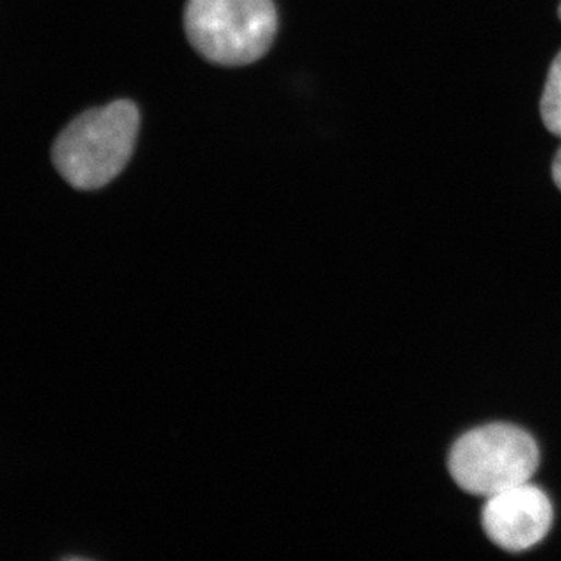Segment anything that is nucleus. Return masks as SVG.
I'll return each mask as SVG.
<instances>
[{
	"label": "nucleus",
	"mask_w": 561,
	"mask_h": 561,
	"mask_svg": "<svg viewBox=\"0 0 561 561\" xmlns=\"http://www.w3.org/2000/svg\"><path fill=\"white\" fill-rule=\"evenodd\" d=\"M541 117L546 128L561 138V51L549 70L541 98Z\"/></svg>",
	"instance_id": "nucleus-5"
},
{
	"label": "nucleus",
	"mask_w": 561,
	"mask_h": 561,
	"mask_svg": "<svg viewBox=\"0 0 561 561\" xmlns=\"http://www.w3.org/2000/svg\"><path fill=\"white\" fill-rule=\"evenodd\" d=\"M538 461L537 443L526 431L511 424H490L456 442L448 467L461 490L490 497L530 482Z\"/></svg>",
	"instance_id": "nucleus-3"
},
{
	"label": "nucleus",
	"mask_w": 561,
	"mask_h": 561,
	"mask_svg": "<svg viewBox=\"0 0 561 561\" xmlns=\"http://www.w3.org/2000/svg\"><path fill=\"white\" fill-rule=\"evenodd\" d=\"M138 131L139 111L130 101L84 111L55 139L51 161L76 190H101L130 161Z\"/></svg>",
	"instance_id": "nucleus-1"
},
{
	"label": "nucleus",
	"mask_w": 561,
	"mask_h": 561,
	"mask_svg": "<svg viewBox=\"0 0 561 561\" xmlns=\"http://www.w3.org/2000/svg\"><path fill=\"white\" fill-rule=\"evenodd\" d=\"M278 28L273 0H187L184 31L205 60L245 66L271 49Z\"/></svg>",
	"instance_id": "nucleus-2"
},
{
	"label": "nucleus",
	"mask_w": 561,
	"mask_h": 561,
	"mask_svg": "<svg viewBox=\"0 0 561 561\" xmlns=\"http://www.w3.org/2000/svg\"><path fill=\"white\" fill-rule=\"evenodd\" d=\"M553 511L548 494L530 482L486 497L482 526L494 545L508 552H523L545 540L551 530Z\"/></svg>",
	"instance_id": "nucleus-4"
},
{
	"label": "nucleus",
	"mask_w": 561,
	"mask_h": 561,
	"mask_svg": "<svg viewBox=\"0 0 561 561\" xmlns=\"http://www.w3.org/2000/svg\"><path fill=\"white\" fill-rule=\"evenodd\" d=\"M552 175L553 181H556L557 186H559V190L561 191V149L559 150V153H557L556 160H553Z\"/></svg>",
	"instance_id": "nucleus-6"
},
{
	"label": "nucleus",
	"mask_w": 561,
	"mask_h": 561,
	"mask_svg": "<svg viewBox=\"0 0 561 561\" xmlns=\"http://www.w3.org/2000/svg\"><path fill=\"white\" fill-rule=\"evenodd\" d=\"M559 14H560V20H561V5H560Z\"/></svg>",
	"instance_id": "nucleus-7"
}]
</instances>
